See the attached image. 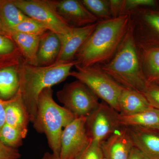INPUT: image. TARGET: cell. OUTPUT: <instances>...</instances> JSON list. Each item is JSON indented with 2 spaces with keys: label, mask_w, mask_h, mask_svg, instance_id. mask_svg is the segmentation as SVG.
<instances>
[{
  "label": "cell",
  "mask_w": 159,
  "mask_h": 159,
  "mask_svg": "<svg viewBox=\"0 0 159 159\" xmlns=\"http://www.w3.org/2000/svg\"><path fill=\"white\" fill-rule=\"evenodd\" d=\"M19 9L29 17L42 24L58 36L68 34L73 27L60 16L51 0H12Z\"/></svg>",
  "instance_id": "obj_7"
},
{
  "label": "cell",
  "mask_w": 159,
  "mask_h": 159,
  "mask_svg": "<svg viewBox=\"0 0 159 159\" xmlns=\"http://www.w3.org/2000/svg\"><path fill=\"white\" fill-rule=\"evenodd\" d=\"M61 43L58 35L48 31L40 37L38 49L36 64L49 66L56 62L60 52Z\"/></svg>",
  "instance_id": "obj_16"
},
{
  "label": "cell",
  "mask_w": 159,
  "mask_h": 159,
  "mask_svg": "<svg viewBox=\"0 0 159 159\" xmlns=\"http://www.w3.org/2000/svg\"><path fill=\"white\" fill-rule=\"evenodd\" d=\"M77 70L71 71L74 77L88 87L99 99L118 112V102L125 88L106 74L97 66L82 67L76 65Z\"/></svg>",
  "instance_id": "obj_5"
},
{
  "label": "cell",
  "mask_w": 159,
  "mask_h": 159,
  "mask_svg": "<svg viewBox=\"0 0 159 159\" xmlns=\"http://www.w3.org/2000/svg\"><path fill=\"white\" fill-rule=\"evenodd\" d=\"M138 48L142 70L147 81L159 83V47Z\"/></svg>",
  "instance_id": "obj_18"
},
{
  "label": "cell",
  "mask_w": 159,
  "mask_h": 159,
  "mask_svg": "<svg viewBox=\"0 0 159 159\" xmlns=\"http://www.w3.org/2000/svg\"><path fill=\"white\" fill-rule=\"evenodd\" d=\"M27 135L20 129L5 123L0 129V141L8 147L17 148L22 145Z\"/></svg>",
  "instance_id": "obj_22"
},
{
  "label": "cell",
  "mask_w": 159,
  "mask_h": 159,
  "mask_svg": "<svg viewBox=\"0 0 159 159\" xmlns=\"http://www.w3.org/2000/svg\"><path fill=\"white\" fill-rule=\"evenodd\" d=\"M130 23L128 13L98 21L94 31L75 55L77 65L86 67L109 62L117 52Z\"/></svg>",
  "instance_id": "obj_1"
},
{
  "label": "cell",
  "mask_w": 159,
  "mask_h": 159,
  "mask_svg": "<svg viewBox=\"0 0 159 159\" xmlns=\"http://www.w3.org/2000/svg\"><path fill=\"white\" fill-rule=\"evenodd\" d=\"M21 56L17 46L11 38L0 34V61Z\"/></svg>",
  "instance_id": "obj_25"
},
{
  "label": "cell",
  "mask_w": 159,
  "mask_h": 159,
  "mask_svg": "<svg viewBox=\"0 0 159 159\" xmlns=\"http://www.w3.org/2000/svg\"><path fill=\"white\" fill-rule=\"evenodd\" d=\"M134 146L147 159H159V129L138 127H127Z\"/></svg>",
  "instance_id": "obj_14"
},
{
  "label": "cell",
  "mask_w": 159,
  "mask_h": 159,
  "mask_svg": "<svg viewBox=\"0 0 159 159\" xmlns=\"http://www.w3.org/2000/svg\"><path fill=\"white\" fill-rule=\"evenodd\" d=\"M20 157L17 148L8 147L0 141V159H19Z\"/></svg>",
  "instance_id": "obj_29"
},
{
  "label": "cell",
  "mask_w": 159,
  "mask_h": 159,
  "mask_svg": "<svg viewBox=\"0 0 159 159\" xmlns=\"http://www.w3.org/2000/svg\"><path fill=\"white\" fill-rule=\"evenodd\" d=\"M0 34H3V35H6L8 37H10V34L6 28L4 27L2 20H1V18H0Z\"/></svg>",
  "instance_id": "obj_33"
},
{
  "label": "cell",
  "mask_w": 159,
  "mask_h": 159,
  "mask_svg": "<svg viewBox=\"0 0 159 159\" xmlns=\"http://www.w3.org/2000/svg\"><path fill=\"white\" fill-rule=\"evenodd\" d=\"M86 117H77L64 128L61 138L59 159H77L89 144Z\"/></svg>",
  "instance_id": "obj_9"
},
{
  "label": "cell",
  "mask_w": 159,
  "mask_h": 159,
  "mask_svg": "<svg viewBox=\"0 0 159 159\" xmlns=\"http://www.w3.org/2000/svg\"><path fill=\"white\" fill-rule=\"evenodd\" d=\"M77 65L76 60L66 63H55L49 66L32 65L23 57L18 66L20 79L19 91L29 113L30 122L33 123L37 114L40 94L45 89L65 80L71 69Z\"/></svg>",
  "instance_id": "obj_2"
},
{
  "label": "cell",
  "mask_w": 159,
  "mask_h": 159,
  "mask_svg": "<svg viewBox=\"0 0 159 159\" xmlns=\"http://www.w3.org/2000/svg\"><path fill=\"white\" fill-rule=\"evenodd\" d=\"M142 94L145 96L150 105L159 110V85L148 83Z\"/></svg>",
  "instance_id": "obj_27"
},
{
  "label": "cell",
  "mask_w": 159,
  "mask_h": 159,
  "mask_svg": "<svg viewBox=\"0 0 159 159\" xmlns=\"http://www.w3.org/2000/svg\"><path fill=\"white\" fill-rule=\"evenodd\" d=\"M109 3L112 17L125 14V0H109Z\"/></svg>",
  "instance_id": "obj_30"
},
{
  "label": "cell",
  "mask_w": 159,
  "mask_h": 159,
  "mask_svg": "<svg viewBox=\"0 0 159 159\" xmlns=\"http://www.w3.org/2000/svg\"><path fill=\"white\" fill-rule=\"evenodd\" d=\"M152 107L145 96L140 92L125 89L118 102V112L122 116H130Z\"/></svg>",
  "instance_id": "obj_17"
},
{
  "label": "cell",
  "mask_w": 159,
  "mask_h": 159,
  "mask_svg": "<svg viewBox=\"0 0 159 159\" xmlns=\"http://www.w3.org/2000/svg\"><path fill=\"white\" fill-rule=\"evenodd\" d=\"M97 66L123 87L142 93L148 82L142 70L131 21L114 57Z\"/></svg>",
  "instance_id": "obj_3"
},
{
  "label": "cell",
  "mask_w": 159,
  "mask_h": 159,
  "mask_svg": "<svg viewBox=\"0 0 159 159\" xmlns=\"http://www.w3.org/2000/svg\"><path fill=\"white\" fill-rule=\"evenodd\" d=\"M48 31L49 30L42 24L29 17L11 29L10 32L13 31L41 36Z\"/></svg>",
  "instance_id": "obj_24"
},
{
  "label": "cell",
  "mask_w": 159,
  "mask_h": 159,
  "mask_svg": "<svg viewBox=\"0 0 159 159\" xmlns=\"http://www.w3.org/2000/svg\"><path fill=\"white\" fill-rule=\"evenodd\" d=\"M100 144L105 159H128L134 147L128 128L123 126Z\"/></svg>",
  "instance_id": "obj_12"
},
{
  "label": "cell",
  "mask_w": 159,
  "mask_h": 159,
  "mask_svg": "<svg viewBox=\"0 0 159 159\" xmlns=\"http://www.w3.org/2000/svg\"><path fill=\"white\" fill-rule=\"evenodd\" d=\"M22 57L0 61V98L3 100L13 98L19 90L18 66Z\"/></svg>",
  "instance_id": "obj_13"
},
{
  "label": "cell",
  "mask_w": 159,
  "mask_h": 159,
  "mask_svg": "<svg viewBox=\"0 0 159 159\" xmlns=\"http://www.w3.org/2000/svg\"><path fill=\"white\" fill-rule=\"evenodd\" d=\"M81 3L99 20L112 18L108 0H81Z\"/></svg>",
  "instance_id": "obj_23"
},
{
  "label": "cell",
  "mask_w": 159,
  "mask_h": 159,
  "mask_svg": "<svg viewBox=\"0 0 159 159\" xmlns=\"http://www.w3.org/2000/svg\"><path fill=\"white\" fill-rule=\"evenodd\" d=\"M53 93L52 88H48L40 94L37 114L32 123L38 133L45 135L52 153L59 157L63 128L77 117L55 102Z\"/></svg>",
  "instance_id": "obj_4"
},
{
  "label": "cell",
  "mask_w": 159,
  "mask_h": 159,
  "mask_svg": "<svg viewBox=\"0 0 159 159\" xmlns=\"http://www.w3.org/2000/svg\"><path fill=\"white\" fill-rule=\"evenodd\" d=\"M28 17L12 0H0V18L9 34L11 29Z\"/></svg>",
  "instance_id": "obj_21"
},
{
  "label": "cell",
  "mask_w": 159,
  "mask_h": 159,
  "mask_svg": "<svg viewBox=\"0 0 159 159\" xmlns=\"http://www.w3.org/2000/svg\"><path fill=\"white\" fill-rule=\"evenodd\" d=\"M156 2L154 0H125V14L132 10L144 7H154Z\"/></svg>",
  "instance_id": "obj_28"
},
{
  "label": "cell",
  "mask_w": 159,
  "mask_h": 159,
  "mask_svg": "<svg viewBox=\"0 0 159 159\" xmlns=\"http://www.w3.org/2000/svg\"><path fill=\"white\" fill-rule=\"evenodd\" d=\"M6 123L4 100L0 98V129Z\"/></svg>",
  "instance_id": "obj_32"
},
{
  "label": "cell",
  "mask_w": 159,
  "mask_h": 159,
  "mask_svg": "<svg viewBox=\"0 0 159 159\" xmlns=\"http://www.w3.org/2000/svg\"><path fill=\"white\" fill-rule=\"evenodd\" d=\"M41 159H59V157L55 155L53 153L46 152L43 156Z\"/></svg>",
  "instance_id": "obj_34"
},
{
  "label": "cell",
  "mask_w": 159,
  "mask_h": 159,
  "mask_svg": "<svg viewBox=\"0 0 159 159\" xmlns=\"http://www.w3.org/2000/svg\"><path fill=\"white\" fill-rule=\"evenodd\" d=\"M121 126H138L159 129V110L151 107L134 115L122 116L119 114Z\"/></svg>",
  "instance_id": "obj_20"
},
{
  "label": "cell",
  "mask_w": 159,
  "mask_h": 159,
  "mask_svg": "<svg viewBox=\"0 0 159 159\" xmlns=\"http://www.w3.org/2000/svg\"><path fill=\"white\" fill-rule=\"evenodd\" d=\"M156 84V83H155ZM158 85H159V83H156Z\"/></svg>",
  "instance_id": "obj_35"
},
{
  "label": "cell",
  "mask_w": 159,
  "mask_h": 159,
  "mask_svg": "<svg viewBox=\"0 0 159 159\" xmlns=\"http://www.w3.org/2000/svg\"><path fill=\"white\" fill-rule=\"evenodd\" d=\"M56 95L64 107L76 117H87L100 103L88 87L77 80L65 84Z\"/></svg>",
  "instance_id": "obj_6"
},
{
  "label": "cell",
  "mask_w": 159,
  "mask_h": 159,
  "mask_svg": "<svg viewBox=\"0 0 159 159\" xmlns=\"http://www.w3.org/2000/svg\"><path fill=\"white\" fill-rule=\"evenodd\" d=\"M97 23L82 27H73L66 35L59 36L60 52L55 63H66L74 60L75 55L96 28Z\"/></svg>",
  "instance_id": "obj_11"
},
{
  "label": "cell",
  "mask_w": 159,
  "mask_h": 159,
  "mask_svg": "<svg viewBox=\"0 0 159 159\" xmlns=\"http://www.w3.org/2000/svg\"><path fill=\"white\" fill-rule=\"evenodd\" d=\"M128 159H147L146 157L138 149V148L135 147L134 146L132 149L129 155V157Z\"/></svg>",
  "instance_id": "obj_31"
},
{
  "label": "cell",
  "mask_w": 159,
  "mask_h": 159,
  "mask_svg": "<svg viewBox=\"0 0 159 159\" xmlns=\"http://www.w3.org/2000/svg\"><path fill=\"white\" fill-rule=\"evenodd\" d=\"M77 159H105L101 144L91 140L87 148Z\"/></svg>",
  "instance_id": "obj_26"
},
{
  "label": "cell",
  "mask_w": 159,
  "mask_h": 159,
  "mask_svg": "<svg viewBox=\"0 0 159 159\" xmlns=\"http://www.w3.org/2000/svg\"><path fill=\"white\" fill-rule=\"evenodd\" d=\"M54 9L67 24L72 27H82L99 20L78 0H51Z\"/></svg>",
  "instance_id": "obj_10"
},
{
  "label": "cell",
  "mask_w": 159,
  "mask_h": 159,
  "mask_svg": "<svg viewBox=\"0 0 159 159\" xmlns=\"http://www.w3.org/2000/svg\"><path fill=\"white\" fill-rule=\"evenodd\" d=\"M121 126L119 113L103 101L87 117L86 127L89 138L100 143Z\"/></svg>",
  "instance_id": "obj_8"
},
{
  "label": "cell",
  "mask_w": 159,
  "mask_h": 159,
  "mask_svg": "<svg viewBox=\"0 0 159 159\" xmlns=\"http://www.w3.org/2000/svg\"><path fill=\"white\" fill-rule=\"evenodd\" d=\"M10 34L24 60L30 64L37 66L36 57L41 36L13 31H10Z\"/></svg>",
  "instance_id": "obj_19"
},
{
  "label": "cell",
  "mask_w": 159,
  "mask_h": 159,
  "mask_svg": "<svg viewBox=\"0 0 159 159\" xmlns=\"http://www.w3.org/2000/svg\"><path fill=\"white\" fill-rule=\"evenodd\" d=\"M6 123L28 134L29 115L19 90L13 98L4 100Z\"/></svg>",
  "instance_id": "obj_15"
}]
</instances>
